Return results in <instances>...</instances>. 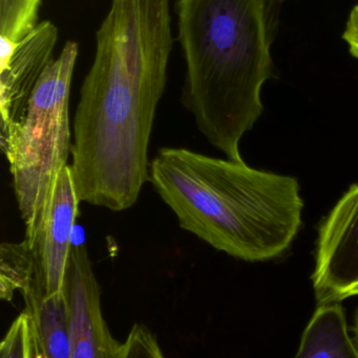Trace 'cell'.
<instances>
[{
	"label": "cell",
	"instance_id": "cell-1",
	"mask_svg": "<svg viewBox=\"0 0 358 358\" xmlns=\"http://www.w3.org/2000/svg\"><path fill=\"white\" fill-rule=\"evenodd\" d=\"M172 46L170 0H111L74 119L80 201L122 212L138 200Z\"/></svg>",
	"mask_w": 358,
	"mask_h": 358
},
{
	"label": "cell",
	"instance_id": "cell-2",
	"mask_svg": "<svg viewBox=\"0 0 358 358\" xmlns=\"http://www.w3.org/2000/svg\"><path fill=\"white\" fill-rule=\"evenodd\" d=\"M285 0H178V40L186 64L183 103L206 140L231 161L264 110L275 77L271 46Z\"/></svg>",
	"mask_w": 358,
	"mask_h": 358
},
{
	"label": "cell",
	"instance_id": "cell-3",
	"mask_svg": "<svg viewBox=\"0 0 358 358\" xmlns=\"http://www.w3.org/2000/svg\"><path fill=\"white\" fill-rule=\"evenodd\" d=\"M149 181L181 229L246 262L281 257L301 225L304 201L292 176L185 148H163Z\"/></svg>",
	"mask_w": 358,
	"mask_h": 358
},
{
	"label": "cell",
	"instance_id": "cell-4",
	"mask_svg": "<svg viewBox=\"0 0 358 358\" xmlns=\"http://www.w3.org/2000/svg\"><path fill=\"white\" fill-rule=\"evenodd\" d=\"M77 42L67 41L38 80L20 119L1 127V148L12 174L15 196L25 225L35 237L46 217L59 172L71 155L69 94L77 61Z\"/></svg>",
	"mask_w": 358,
	"mask_h": 358
},
{
	"label": "cell",
	"instance_id": "cell-5",
	"mask_svg": "<svg viewBox=\"0 0 358 358\" xmlns=\"http://www.w3.org/2000/svg\"><path fill=\"white\" fill-rule=\"evenodd\" d=\"M80 202L71 165L65 166L55 179L41 227L33 239H23L31 254L34 271L21 294L29 292L48 296L64 290Z\"/></svg>",
	"mask_w": 358,
	"mask_h": 358
},
{
	"label": "cell",
	"instance_id": "cell-6",
	"mask_svg": "<svg viewBox=\"0 0 358 358\" xmlns=\"http://www.w3.org/2000/svg\"><path fill=\"white\" fill-rule=\"evenodd\" d=\"M311 279L319 305L358 296V185L349 187L319 227Z\"/></svg>",
	"mask_w": 358,
	"mask_h": 358
},
{
	"label": "cell",
	"instance_id": "cell-7",
	"mask_svg": "<svg viewBox=\"0 0 358 358\" xmlns=\"http://www.w3.org/2000/svg\"><path fill=\"white\" fill-rule=\"evenodd\" d=\"M64 292L71 336V358H123L124 343L118 342L105 323L101 292L88 250L73 244Z\"/></svg>",
	"mask_w": 358,
	"mask_h": 358
},
{
	"label": "cell",
	"instance_id": "cell-8",
	"mask_svg": "<svg viewBox=\"0 0 358 358\" xmlns=\"http://www.w3.org/2000/svg\"><path fill=\"white\" fill-rule=\"evenodd\" d=\"M58 29L50 21H42L17 43L14 54L0 63V115L1 127L20 119L29 96L53 60Z\"/></svg>",
	"mask_w": 358,
	"mask_h": 358
},
{
	"label": "cell",
	"instance_id": "cell-9",
	"mask_svg": "<svg viewBox=\"0 0 358 358\" xmlns=\"http://www.w3.org/2000/svg\"><path fill=\"white\" fill-rule=\"evenodd\" d=\"M31 322L34 358H71L69 307L64 290L48 296L22 294Z\"/></svg>",
	"mask_w": 358,
	"mask_h": 358
},
{
	"label": "cell",
	"instance_id": "cell-10",
	"mask_svg": "<svg viewBox=\"0 0 358 358\" xmlns=\"http://www.w3.org/2000/svg\"><path fill=\"white\" fill-rule=\"evenodd\" d=\"M294 358H358L340 303L317 307L303 332L300 348Z\"/></svg>",
	"mask_w": 358,
	"mask_h": 358
},
{
	"label": "cell",
	"instance_id": "cell-11",
	"mask_svg": "<svg viewBox=\"0 0 358 358\" xmlns=\"http://www.w3.org/2000/svg\"><path fill=\"white\" fill-rule=\"evenodd\" d=\"M41 0H0V37L19 42L37 23Z\"/></svg>",
	"mask_w": 358,
	"mask_h": 358
},
{
	"label": "cell",
	"instance_id": "cell-12",
	"mask_svg": "<svg viewBox=\"0 0 358 358\" xmlns=\"http://www.w3.org/2000/svg\"><path fill=\"white\" fill-rule=\"evenodd\" d=\"M0 358H34L31 322L25 311L13 322L2 340Z\"/></svg>",
	"mask_w": 358,
	"mask_h": 358
},
{
	"label": "cell",
	"instance_id": "cell-13",
	"mask_svg": "<svg viewBox=\"0 0 358 358\" xmlns=\"http://www.w3.org/2000/svg\"><path fill=\"white\" fill-rule=\"evenodd\" d=\"M123 358H165L155 336L144 326L135 325L124 343Z\"/></svg>",
	"mask_w": 358,
	"mask_h": 358
},
{
	"label": "cell",
	"instance_id": "cell-14",
	"mask_svg": "<svg viewBox=\"0 0 358 358\" xmlns=\"http://www.w3.org/2000/svg\"><path fill=\"white\" fill-rule=\"evenodd\" d=\"M343 39L348 45L351 56L358 59V3L349 15L348 21L343 34Z\"/></svg>",
	"mask_w": 358,
	"mask_h": 358
},
{
	"label": "cell",
	"instance_id": "cell-15",
	"mask_svg": "<svg viewBox=\"0 0 358 358\" xmlns=\"http://www.w3.org/2000/svg\"><path fill=\"white\" fill-rule=\"evenodd\" d=\"M354 334H355V338H354L355 346H357V349L358 351V311H357V319H355Z\"/></svg>",
	"mask_w": 358,
	"mask_h": 358
}]
</instances>
